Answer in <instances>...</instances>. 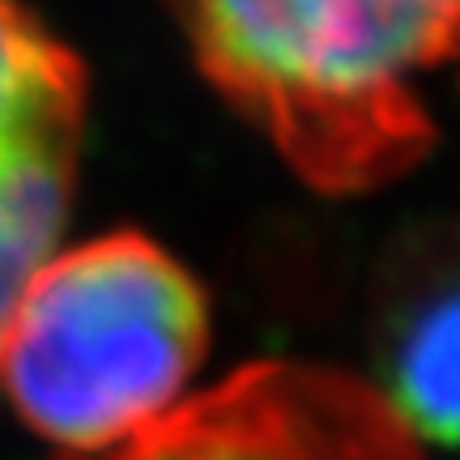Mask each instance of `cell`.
<instances>
[{"label": "cell", "mask_w": 460, "mask_h": 460, "mask_svg": "<svg viewBox=\"0 0 460 460\" xmlns=\"http://www.w3.org/2000/svg\"><path fill=\"white\" fill-rule=\"evenodd\" d=\"M376 376L413 439L460 447V222L410 230L376 286Z\"/></svg>", "instance_id": "4"}, {"label": "cell", "mask_w": 460, "mask_h": 460, "mask_svg": "<svg viewBox=\"0 0 460 460\" xmlns=\"http://www.w3.org/2000/svg\"><path fill=\"white\" fill-rule=\"evenodd\" d=\"M175 4L217 94L320 192H371L435 141L427 94L460 73V0Z\"/></svg>", "instance_id": "1"}, {"label": "cell", "mask_w": 460, "mask_h": 460, "mask_svg": "<svg viewBox=\"0 0 460 460\" xmlns=\"http://www.w3.org/2000/svg\"><path fill=\"white\" fill-rule=\"evenodd\" d=\"M82 149L0 154V345L31 278L48 264L73 197Z\"/></svg>", "instance_id": "5"}, {"label": "cell", "mask_w": 460, "mask_h": 460, "mask_svg": "<svg viewBox=\"0 0 460 460\" xmlns=\"http://www.w3.org/2000/svg\"><path fill=\"white\" fill-rule=\"evenodd\" d=\"M205 345L197 278L154 239L115 230L31 278L0 345V384L34 435L107 452L180 405Z\"/></svg>", "instance_id": "2"}, {"label": "cell", "mask_w": 460, "mask_h": 460, "mask_svg": "<svg viewBox=\"0 0 460 460\" xmlns=\"http://www.w3.org/2000/svg\"><path fill=\"white\" fill-rule=\"evenodd\" d=\"M60 460H422L393 405L312 362H252L107 452Z\"/></svg>", "instance_id": "3"}]
</instances>
